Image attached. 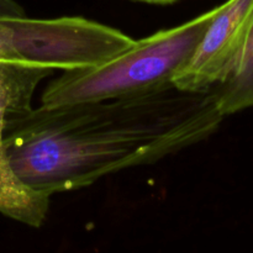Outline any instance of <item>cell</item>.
Returning <instances> with one entry per match:
<instances>
[{"instance_id": "cell-1", "label": "cell", "mask_w": 253, "mask_h": 253, "mask_svg": "<svg viewBox=\"0 0 253 253\" xmlns=\"http://www.w3.org/2000/svg\"><path fill=\"white\" fill-rule=\"evenodd\" d=\"M222 120L217 86L194 93L167 84L121 98L12 114L4 150L20 182L51 197L158 162L209 138Z\"/></svg>"}, {"instance_id": "cell-2", "label": "cell", "mask_w": 253, "mask_h": 253, "mask_svg": "<svg viewBox=\"0 0 253 253\" xmlns=\"http://www.w3.org/2000/svg\"><path fill=\"white\" fill-rule=\"evenodd\" d=\"M217 6L182 25L138 40L131 48L98 67L64 72L47 85L41 105L100 101L145 93L173 84L189 62Z\"/></svg>"}, {"instance_id": "cell-3", "label": "cell", "mask_w": 253, "mask_h": 253, "mask_svg": "<svg viewBox=\"0 0 253 253\" xmlns=\"http://www.w3.org/2000/svg\"><path fill=\"white\" fill-rule=\"evenodd\" d=\"M4 20L11 30L12 47L20 61L52 71L98 67L136 42L120 30L79 16Z\"/></svg>"}, {"instance_id": "cell-4", "label": "cell", "mask_w": 253, "mask_h": 253, "mask_svg": "<svg viewBox=\"0 0 253 253\" xmlns=\"http://www.w3.org/2000/svg\"><path fill=\"white\" fill-rule=\"evenodd\" d=\"M52 69L19 61H0V214L40 227L48 212L49 197L30 189L14 174L4 150L6 120L12 114L31 110L39 84Z\"/></svg>"}, {"instance_id": "cell-5", "label": "cell", "mask_w": 253, "mask_h": 253, "mask_svg": "<svg viewBox=\"0 0 253 253\" xmlns=\"http://www.w3.org/2000/svg\"><path fill=\"white\" fill-rule=\"evenodd\" d=\"M253 26V0H227L219 5L194 53L173 84L202 93L220 86L236 71Z\"/></svg>"}, {"instance_id": "cell-6", "label": "cell", "mask_w": 253, "mask_h": 253, "mask_svg": "<svg viewBox=\"0 0 253 253\" xmlns=\"http://www.w3.org/2000/svg\"><path fill=\"white\" fill-rule=\"evenodd\" d=\"M217 106L224 118L253 108V26L236 71L217 86Z\"/></svg>"}, {"instance_id": "cell-7", "label": "cell", "mask_w": 253, "mask_h": 253, "mask_svg": "<svg viewBox=\"0 0 253 253\" xmlns=\"http://www.w3.org/2000/svg\"><path fill=\"white\" fill-rule=\"evenodd\" d=\"M0 61L21 62L12 47L11 30L4 19H0Z\"/></svg>"}, {"instance_id": "cell-8", "label": "cell", "mask_w": 253, "mask_h": 253, "mask_svg": "<svg viewBox=\"0 0 253 253\" xmlns=\"http://www.w3.org/2000/svg\"><path fill=\"white\" fill-rule=\"evenodd\" d=\"M22 16H26L24 9L15 0H0V19Z\"/></svg>"}, {"instance_id": "cell-9", "label": "cell", "mask_w": 253, "mask_h": 253, "mask_svg": "<svg viewBox=\"0 0 253 253\" xmlns=\"http://www.w3.org/2000/svg\"><path fill=\"white\" fill-rule=\"evenodd\" d=\"M135 1L146 2V4H152V5H172L177 2L178 0H135Z\"/></svg>"}]
</instances>
